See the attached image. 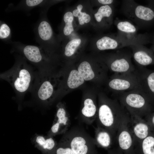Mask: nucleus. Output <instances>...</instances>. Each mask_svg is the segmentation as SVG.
I'll return each mask as SVG.
<instances>
[{"label":"nucleus","mask_w":154,"mask_h":154,"mask_svg":"<svg viewBox=\"0 0 154 154\" xmlns=\"http://www.w3.org/2000/svg\"><path fill=\"white\" fill-rule=\"evenodd\" d=\"M36 74L27 60L21 55L18 56L13 67L1 74L0 78L8 82L17 95L22 97L33 85Z\"/></svg>","instance_id":"nucleus-1"},{"label":"nucleus","mask_w":154,"mask_h":154,"mask_svg":"<svg viewBox=\"0 0 154 154\" xmlns=\"http://www.w3.org/2000/svg\"><path fill=\"white\" fill-rule=\"evenodd\" d=\"M101 102L96 118L98 127L107 130L116 136L120 125L130 115L117 99H104Z\"/></svg>","instance_id":"nucleus-2"},{"label":"nucleus","mask_w":154,"mask_h":154,"mask_svg":"<svg viewBox=\"0 0 154 154\" xmlns=\"http://www.w3.org/2000/svg\"><path fill=\"white\" fill-rule=\"evenodd\" d=\"M117 99L130 116L143 118L147 110V96L140 88L119 93Z\"/></svg>","instance_id":"nucleus-3"},{"label":"nucleus","mask_w":154,"mask_h":154,"mask_svg":"<svg viewBox=\"0 0 154 154\" xmlns=\"http://www.w3.org/2000/svg\"><path fill=\"white\" fill-rule=\"evenodd\" d=\"M14 51L19 53L39 70H47L49 61L48 52L39 46L27 45L19 42H12Z\"/></svg>","instance_id":"nucleus-4"},{"label":"nucleus","mask_w":154,"mask_h":154,"mask_svg":"<svg viewBox=\"0 0 154 154\" xmlns=\"http://www.w3.org/2000/svg\"><path fill=\"white\" fill-rule=\"evenodd\" d=\"M108 85L117 95L140 88L139 78L137 69L133 72L115 74L109 82Z\"/></svg>","instance_id":"nucleus-5"},{"label":"nucleus","mask_w":154,"mask_h":154,"mask_svg":"<svg viewBox=\"0 0 154 154\" xmlns=\"http://www.w3.org/2000/svg\"><path fill=\"white\" fill-rule=\"evenodd\" d=\"M48 70H39L36 73L31 90L33 95L45 103L50 100L54 92V87L48 77Z\"/></svg>","instance_id":"nucleus-6"},{"label":"nucleus","mask_w":154,"mask_h":154,"mask_svg":"<svg viewBox=\"0 0 154 154\" xmlns=\"http://www.w3.org/2000/svg\"><path fill=\"white\" fill-rule=\"evenodd\" d=\"M123 11L127 18L138 25L152 20L154 18V12L150 8L137 4L134 1H123Z\"/></svg>","instance_id":"nucleus-7"},{"label":"nucleus","mask_w":154,"mask_h":154,"mask_svg":"<svg viewBox=\"0 0 154 154\" xmlns=\"http://www.w3.org/2000/svg\"><path fill=\"white\" fill-rule=\"evenodd\" d=\"M131 54L118 50L113 56L110 64L111 70L115 74L133 72L136 69L132 64Z\"/></svg>","instance_id":"nucleus-8"},{"label":"nucleus","mask_w":154,"mask_h":154,"mask_svg":"<svg viewBox=\"0 0 154 154\" xmlns=\"http://www.w3.org/2000/svg\"><path fill=\"white\" fill-rule=\"evenodd\" d=\"M130 116L125 118L121 122L117 131L116 140L120 148L126 151L136 144L129 125Z\"/></svg>","instance_id":"nucleus-9"},{"label":"nucleus","mask_w":154,"mask_h":154,"mask_svg":"<svg viewBox=\"0 0 154 154\" xmlns=\"http://www.w3.org/2000/svg\"><path fill=\"white\" fill-rule=\"evenodd\" d=\"M35 32L36 40L40 46L49 52V46L52 38L53 32L44 15L36 25Z\"/></svg>","instance_id":"nucleus-10"},{"label":"nucleus","mask_w":154,"mask_h":154,"mask_svg":"<svg viewBox=\"0 0 154 154\" xmlns=\"http://www.w3.org/2000/svg\"><path fill=\"white\" fill-rule=\"evenodd\" d=\"M139 41L137 39H128L118 35L114 38L104 36L97 40L96 44L98 49L103 50L109 49H119L124 47L138 44Z\"/></svg>","instance_id":"nucleus-11"},{"label":"nucleus","mask_w":154,"mask_h":154,"mask_svg":"<svg viewBox=\"0 0 154 154\" xmlns=\"http://www.w3.org/2000/svg\"><path fill=\"white\" fill-rule=\"evenodd\" d=\"M70 125V118L65 109L58 106L52 125L48 132V136L52 137L66 132Z\"/></svg>","instance_id":"nucleus-12"},{"label":"nucleus","mask_w":154,"mask_h":154,"mask_svg":"<svg viewBox=\"0 0 154 154\" xmlns=\"http://www.w3.org/2000/svg\"><path fill=\"white\" fill-rule=\"evenodd\" d=\"M129 125L136 143L149 135V125L143 118L130 116Z\"/></svg>","instance_id":"nucleus-13"},{"label":"nucleus","mask_w":154,"mask_h":154,"mask_svg":"<svg viewBox=\"0 0 154 154\" xmlns=\"http://www.w3.org/2000/svg\"><path fill=\"white\" fill-rule=\"evenodd\" d=\"M66 141L69 142L70 148L76 154L87 153L88 142L90 141L85 135L76 132L69 135Z\"/></svg>","instance_id":"nucleus-14"},{"label":"nucleus","mask_w":154,"mask_h":154,"mask_svg":"<svg viewBox=\"0 0 154 154\" xmlns=\"http://www.w3.org/2000/svg\"><path fill=\"white\" fill-rule=\"evenodd\" d=\"M142 44L131 45L132 56L139 67L148 65L153 63V58L150 55Z\"/></svg>","instance_id":"nucleus-15"},{"label":"nucleus","mask_w":154,"mask_h":154,"mask_svg":"<svg viewBox=\"0 0 154 154\" xmlns=\"http://www.w3.org/2000/svg\"><path fill=\"white\" fill-rule=\"evenodd\" d=\"M116 25L118 35L119 36L129 39L142 38L141 35H137V27L130 22L118 20Z\"/></svg>","instance_id":"nucleus-16"},{"label":"nucleus","mask_w":154,"mask_h":154,"mask_svg":"<svg viewBox=\"0 0 154 154\" xmlns=\"http://www.w3.org/2000/svg\"><path fill=\"white\" fill-rule=\"evenodd\" d=\"M140 80V88L145 94L149 91L154 94V72L147 74L142 67L137 69Z\"/></svg>","instance_id":"nucleus-17"},{"label":"nucleus","mask_w":154,"mask_h":154,"mask_svg":"<svg viewBox=\"0 0 154 154\" xmlns=\"http://www.w3.org/2000/svg\"><path fill=\"white\" fill-rule=\"evenodd\" d=\"M114 139L116 140V136L107 130L99 127L96 129L94 141L100 146L108 147Z\"/></svg>","instance_id":"nucleus-18"},{"label":"nucleus","mask_w":154,"mask_h":154,"mask_svg":"<svg viewBox=\"0 0 154 154\" xmlns=\"http://www.w3.org/2000/svg\"><path fill=\"white\" fill-rule=\"evenodd\" d=\"M81 112L83 116L82 119L88 124H91L96 119L97 108L92 99L87 98L84 100Z\"/></svg>","instance_id":"nucleus-19"},{"label":"nucleus","mask_w":154,"mask_h":154,"mask_svg":"<svg viewBox=\"0 0 154 154\" xmlns=\"http://www.w3.org/2000/svg\"><path fill=\"white\" fill-rule=\"evenodd\" d=\"M48 2L43 0H26L21 1L16 7V9L29 10L37 7H44Z\"/></svg>","instance_id":"nucleus-20"},{"label":"nucleus","mask_w":154,"mask_h":154,"mask_svg":"<svg viewBox=\"0 0 154 154\" xmlns=\"http://www.w3.org/2000/svg\"><path fill=\"white\" fill-rule=\"evenodd\" d=\"M33 141L44 149L51 150L56 144L55 141L52 137L37 135L34 138Z\"/></svg>","instance_id":"nucleus-21"},{"label":"nucleus","mask_w":154,"mask_h":154,"mask_svg":"<svg viewBox=\"0 0 154 154\" xmlns=\"http://www.w3.org/2000/svg\"><path fill=\"white\" fill-rule=\"evenodd\" d=\"M84 82V79L78 71L74 70L70 72L67 80L69 88L72 89L77 88Z\"/></svg>","instance_id":"nucleus-22"},{"label":"nucleus","mask_w":154,"mask_h":154,"mask_svg":"<svg viewBox=\"0 0 154 154\" xmlns=\"http://www.w3.org/2000/svg\"><path fill=\"white\" fill-rule=\"evenodd\" d=\"M78 71L85 80H91L95 76L90 64L86 61L80 63L78 67Z\"/></svg>","instance_id":"nucleus-23"},{"label":"nucleus","mask_w":154,"mask_h":154,"mask_svg":"<svg viewBox=\"0 0 154 154\" xmlns=\"http://www.w3.org/2000/svg\"><path fill=\"white\" fill-rule=\"evenodd\" d=\"M140 145L143 154H154V137L149 135L141 141Z\"/></svg>","instance_id":"nucleus-24"},{"label":"nucleus","mask_w":154,"mask_h":154,"mask_svg":"<svg viewBox=\"0 0 154 154\" xmlns=\"http://www.w3.org/2000/svg\"><path fill=\"white\" fill-rule=\"evenodd\" d=\"M113 10L108 5H104L100 7L97 12L94 14L95 18L96 21L100 22L105 17L109 18L111 16Z\"/></svg>","instance_id":"nucleus-25"},{"label":"nucleus","mask_w":154,"mask_h":154,"mask_svg":"<svg viewBox=\"0 0 154 154\" xmlns=\"http://www.w3.org/2000/svg\"><path fill=\"white\" fill-rule=\"evenodd\" d=\"M74 19L72 13L70 12H67L63 17V20L65 25L63 29V32L65 36L70 35L74 31L72 22Z\"/></svg>","instance_id":"nucleus-26"},{"label":"nucleus","mask_w":154,"mask_h":154,"mask_svg":"<svg viewBox=\"0 0 154 154\" xmlns=\"http://www.w3.org/2000/svg\"><path fill=\"white\" fill-rule=\"evenodd\" d=\"M81 40L79 38H75L69 41L65 48L64 54L67 56L73 55L77 48L80 45Z\"/></svg>","instance_id":"nucleus-27"},{"label":"nucleus","mask_w":154,"mask_h":154,"mask_svg":"<svg viewBox=\"0 0 154 154\" xmlns=\"http://www.w3.org/2000/svg\"><path fill=\"white\" fill-rule=\"evenodd\" d=\"M11 36V30L9 26L4 23H2L0 26V38L8 40Z\"/></svg>","instance_id":"nucleus-28"},{"label":"nucleus","mask_w":154,"mask_h":154,"mask_svg":"<svg viewBox=\"0 0 154 154\" xmlns=\"http://www.w3.org/2000/svg\"><path fill=\"white\" fill-rule=\"evenodd\" d=\"M73 16L75 17H78L79 24L80 25H83L84 23L83 20L84 12L79 11L77 9L74 10L72 12Z\"/></svg>","instance_id":"nucleus-29"},{"label":"nucleus","mask_w":154,"mask_h":154,"mask_svg":"<svg viewBox=\"0 0 154 154\" xmlns=\"http://www.w3.org/2000/svg\"><path fill=\"white\" fill-rule=\"evenodd\" d=\"M56 154H76L69 147H60L56 150Z\"/></svg>","instance_id":"nucleus-30"},{"label":"nucleus","mask_w":154,"mask_h":154,"mask_svg":"<svg viewBox=\"0 0 154 154\" xmlns=\"http://www.w3.org/2000/svg\"><path fill=\"white\" fill-rule=\"evenodd\" d=\"M98 2L104 5H108L112 4L114 1L113 0H98Z\"/></svg>","instance_id":"nucleus-31"},{"label":"nucleus","mask_w":154,"mask_h":154,"mask_svg":"<svg viewBox=\"0 0 154 154\" xmlns=\"http://www.w3.org/2000/svg\"><path fill=\"white\" fill-rule=\"evenodd\" d=\"M83 20L84 23H87L90 22V15L85 12H84Z\"/></svg>","instance_id":"nucleus-32"},{"label":"nucleus","mask_w":154,"mask_h":154,"mask_svg":"<svg viewBox=\"0 0 154 154\" xmlns=\"http://www.w3.org/2000/svg\"><path fill=\"white\" fill-rule=\"evenodd\" d=\"M77 8L79 11H81L83 8V6L81 5H79L77 6Z\"/></svg>","instance_id":"nucleus-33"},{"label":"nucleus","mask_w":154,"mask_h":154,"mask_svg":"<svg viewBox=\"0 0 154 154\" xmlns=\"http://www.w3.org/2000/svg\"><path fill=\"white\" fill-rule=\"evenodd\" d=\"M152 124L154 125V115L152 116L151 121Z\"/></svg>","instance_id":"nucleus-34"}]
</instances>
